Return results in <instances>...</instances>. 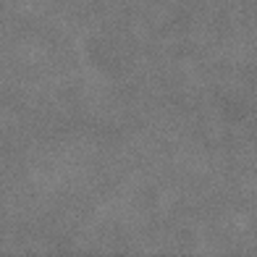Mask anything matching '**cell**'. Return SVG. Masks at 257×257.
I'll return each instance as SVG.
<instances>
[{
	"instance_id": "obj_1",
	"label": "cell",
	"mask_w": 257,
	"mask_h": 257,
	"mask_svg": "<svg viewBox=\"0 0 257 257\" xmlns=\"http://www.w3.org/2000/svg\"><path fill=\"white\" fill-rule=\"evenodd\" d=\"M79 3H81V0H76V3H74L71 19H68V29H66V37H63V45H61V53H58V61H55L53 71H50L48 87H45L42 97H40V102H37V108H34V113H32V118H34V115H37L40 105L50 100V92H53V87L58 84V79L63 76L66 66H68V58H71V53H74V45H76V40H79V29H81V24H79V16H81V6H79Z\"/></svg>"
}]
</instances>
